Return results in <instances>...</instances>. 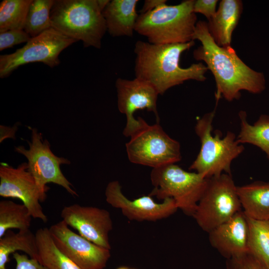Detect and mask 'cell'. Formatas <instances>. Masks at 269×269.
Returning <instances> with one entry per match:
<instances>
[{
  "label": "cell",
  "instance_id": "1",
  "mask_svg": "<svg viewBox=\"0 0 269 269\" xmlns=\"http://www.w3.org/2000/svg\"><path fill=\"white\" fill-rule=\"evenodd\" d=\"M193 40L201 43L193 51L194 59L204 61L214 76L216 103L221 97L229 102L238 100L243 90L257 94L265 90L264 74L246 65L232 46L217 45L209 32L207 22H197Z\"/></svg>",
  "mask_w": 269,
  "mask_h": 269
},
{
  "label": "cell",
  "instance_id": "2",
  "mask_svg": "<svg viewBox=\"0 0 269 269\" xmlns=\"http://www.w3.org/2000/svg\"><path fill=\"white\" fill-rule=\"evenodd\" d=\"M194 44V41L168 44L137 41L134 48L135 78L151 84L159 95L187 80L205 81L208 69L202 62L193 63L187 68L180 65L182 53Z\"/></svg>",
  "mask_w": 269,
  "mask_h": 269
},
{
  "label": "cell",
  "instance_id": "3",
  "mask_svg": "<svg viewBox=\"0 0 269 269\" xmlns=\"http://www.w3.org/2000/svg\"><path fill=\"white\" fill-rule=\"evenodd\" d=\"M194 0H185L176 5L166 3L140 14L134 31L154 44L184 43L193 40L197 23L193 11Z\"/></svg>",
  "mask_w": 269,
  "mask_h": 269
},
{
  "label": "cell",
  "instance_id": "4",
  "mask_svg": "<svg viewBox=\"0 0 269 269\" xmlns=\"http://www.w3.org/2000/svg\"><path fill=\"white\" fill-rule=\"evenodd\" d=\"M51 27L84 47H101L107 31L97 0H54L50 12Z\"/></svg>",
  "mask_w": 269,
  "mask_h": 269
},
{
  "label": "cell",
  "instance_id": "5",
  "mask_svg": "<svg viewBox=\"0 0 269 269\" xmlns=\"http://www.w3.org/2000/svg\"><path fill=\"white\" fill-rule=\"evenodd\" d=\"M215 115L214 110L197 121L195 131L200 140L201 147L189 168L207 178L223 173L231 175L232 161L245 149L242 144L238 142L235 134L231 131H228L223 137L219 131L214 132L213 135L212 124Z\"/></svg>",
  "mask_w": 269,
  "mask_h": 269
},
{
  "label": "cell",
  "instance_id": "6",
  "mask_svg": "<svg viewBox=\"0 0 269 269\" xmlns=\"http://www.w3.org/2000/svg\"><path fill=\"white\" fill-rule=\"evenodd\" d=\"M150 176L154 186L150 196L162 200L172 198L178 209L192 217L209 180L196 172L187 171L175 163L152 168Z\"/></svg>",
  "mask_w": 269,
  "mask_h": 269
},
{
  "label": "cell",
  "instance_id": "7",
  "mask_svg": "<svg viewBox=\"0 0 269 269\" xmlns=\"http://www.w3.org/2000/svg\"><path fill=\"white\" fill-rule=\"evenodd\" d=\"M242 210L237 186L231 175L209 178L207 187L192 217L208 233Z\"/></svg>",
  "mask_w": 269,
  "mask_h": 269
},
{
  "label": "cell",
  "instance_id": "8",
  "mask_svg": "<svg viewBox=\"0 0 269 269\" xmlns=\"http://www.w3.org/2000/svg\"><path fill=\"white\" fill-rule=\"evenodd\" d=\"M130 137L126 147L128 158L133 163L154 168L181 159L179 142L170 137L158 124L149 125L143 120Z\"/></svg>",
  "mask_w": 269,
  "mask_h": 269
},
{
  "label": "cell",
  "instance_id": "9",
  "mask_svg": "<svg viewBox=\"0 0 269 269\" xmlns=\"http://www.w3.org/2000/svg\"><path fill=\"white\" fill-rule=\"evenodd\" d=\"M31 141H27L28 148L23 145L15 146L14 150L27 159L28 170L34 178L38 188L45 200L47 183H53L63 187L73 196H78L72 185L63 174L60 165L69 164L67 158L55 155L47 139L35 128L31 129Z\"/></svg>",
  "mask_w": 269,
  "mask_h": 269
},
{
  "label": "cell",
  "instance_id": "10",
  "mask_svg": "<svg viewBox=\"0 0 269 269\" xmlns=\"http://www.w3.org/2000/svg\"><path fill=\"white\" fill-rule=\"evenodd\" d=\"M77 41L50 28L31 37L13 53L1 55L0 78L7 77L19 67L28 63L41 62L51 68L57 66L60 63V53Z\"/></svg>",
  "mask_w": 269,
  "mask_h": 269
},
{
  "label": "cell",
  "instance_id": "11",
  "mask_svg": "<svg viewBox=\"0 0 269 269\" xmlns=\"http://www.w3.org/2000/svg\"><path fill=\"white\" fill-rule=\"evenodd\" d=\"M119 111L126 117L127 122L123 134L130 136L141 126L143 119L134 117L138 110L146 109L153 112L159 120L157 100L159 94L149 83L137 78L127 80L118 78L116 81Z\"/></svg>",
  "mask_w": 269,
  "mask_h": 269
},
{
  "label": "cell",
  "instance_id": "12",
  "mask_svg": "<svg viewBox=\"0 0 269 269\" xmlns=\"http://www.w3.org/2000/svg\"><path fill=\"white\" fill-rule=\"evenodd\" d=\"M49 233L58 249L82 269H104L111 250L100 247L70 229L61 220L51 225Z\"/></svg>",
  "mask_w": 269,
  "mask_h": 269
},
{
  "label": "cell",
  "instance_id": "13",
  "mask_svg": "<svg viewBox=\"0 0 269 269\" xmlns=\"http://www.w3.org/2000/svg\"><path fill=\"white\" fill-rule=\"evenodd\" d=\"M0 196L20 199L35 219L44 223L48 220L40 202L45 201L34 177L28 170V164L23 162L14 168L5 163L0 165Z\"/></svg>",
  "mask_w": 269,
  "mask_h": 269
},
{
  "label": "cell",
  "instance_id": "14",
  "mask_svg": "<svg viewBox=\"0 0 269 269\" xmlns=\"http://www.w3.org/2000/svg\"><path fill=\"white\" fill-rule=\"evenodd\" d=\"M106 200L113 207L121 210L130 220L156 221L168 218L178 209L171 198L161 203L155 202L152 196L143 195L134 200L128 198L122 192L118 181L110 182L105 189Z\"/></svg>",
  "mask_w": 269,
  "mask_h": 269
},
{
  "label": "cell",
  "instance_id": "15",
  "mask_svg": "<svg viewBox=\"0 0 269 269\" xmlns=\"http://www.w3.org/2000/svg\"><path fill=\"white\" fill-rule=\"evenodd\" d=\"M69 227L97 245L111 250L109 234L113 229L110 213L104 209L78 204L65 206L60 213Z\"/></svg>",
  "mask_w": 269,
  "mask_h": 269
},
{
  "label": "cell",
  "instance_id": "16",
  "mask_svg": "<svg viewBox=\"0 0 269 269\" xmlns=\"http://www.w3.org/2000/svg\"><path fill=\"white\" fill-rule=\"evenodd\" d=\"M208 234L211 245L226 260L247 253L248 224L243 210Z\"/></svg>",
  "mask_w": 269,
  "mask_h": 269
},
{
  "label": "cell",
  "instance_id": "17",
  "mask_svg": "<svg viewBox=\"0 0 269 269\" xmlns=\"http://www.w3.org/2000/svg\"><path fill=\"white\" fill-rule=\"evenodd\" d=\"M243 4L240 0H222L218 9L208 20L209 32L217 45L231 46L233 32L239 23Z\"/></svg>",
  "mask_w": 269,
  "mask_h": 269
},
{
  "label": "cell",
  "instance_id": "18",
  "mask_svg": "<svg viewBox=\"0 0 269 269\" xmlns=\"http://www.w3.org/2000/svg\"><path fill=\"white\" fill-rule=\"evenodd\" d=\"M137 0H110L102 12L107 31L113 37H132L138 14Z\"/></svg>",
  "mask_w": 269,
  "mask_h": 269
},
{
  "label": "cell",
  "instance_id": "19",
  "mask_svg": "<svg viewBox=\"0 0 269 269\" xmlns=\"http://www.w3.org/2000/svg\"><path fill=\"white\" fill-rule=\"evenodd\" d=\"M243 212L248 217L269 221V181L237 186Z\"/></svg>",
  "mask_w": 269,
  "mask_h": 269
},
{
  "label": "cell",
  "instance_id": "20",
  "mask_svg": "<svg viewBox=\"0 0 269 269\" xmlns=\"http://www.w3.org/2000/svg\"><path fill=\"white\" fill-rule=\"evenodd\" d=\"M18 251L38 260L36 236L29 229L20 230L17 233L9 230L0 238V269H7L6 265L9 262V256Z\"/></svg>",
  "mask_w": 269,
  "mask_h": 269
},
{
  "label": "cell",
  "instance_id": "21",
  "mask_svg": "<svg viewBox=\"0 0 269 269\" xmlns=\"http://www.w3.org/2000/svg\"><path fill=\"white\" fill-rule=\"evenodd\" d=\"M35 234L40 264L49 269H82L58 249L48 228H40Z\"/></svg>",
  "mask_w": 269,
  "mask_h": 269
},
{
  "label": "cell",
  "instance_id": "22",
  "mask_svg": "<svg viewBox=\"0 0 269 269\" xmlns=\"http://www.w3.org/2000/svg\"><path fill=\"white\" fill-rule=\"evenodd\" d=\"M239 116L241 129L237 136L238 142L240 144L249 143L258 147L269 159V115H261L253 125L248 122L245 111H241Z\"/></svg>",
  "mask_w": 269,
  "mask_h": 269
},
{
  "label": "cell",
  "instance_id": "23",
  "mask_svg": "<svg viewBox=\"0 0 269 269\" xmlns=\"http://www.w3.org/2000/svg\"><path fill=\"white\" fill-rule=\"evenodd\" d=\"M247 253L269 269V221L256 220L247 216Z\"/></svg>",
  "mask_w": 269,
  "mask_h": 269
},
{
  "label": "cell",
  "instance_id": "24",
  "mask_svg": "<svg viewBox=\"0 0 269 269\" xmlns=\"http://www.w3.org/2000/svg\"><path fill=\"white\" fill-rule=\"evenodd\" d=\"M31 216L24 204H17L9 200L0 201V238L11 229L19 231L29 229Z\"/></svg>",
  "mask_w": 269,
  "mask_h": 269
},
{
  "label": "cell",
  "instance_id": "25",
  "mask_svg": "<svg viewBox=\"0 0 269 269\" xmlns=\"http://www.w3.org/2000/svg\"><path fill=\"white\" fill-rule=\"evenodd\" d=\"M32 0H3L0 4V32L23 29Z\"/></svg>",
  "mask_w": 269,
  "mask_h": 269
},
{
  "label": "cell",
  "instance_id": "26",
  "mask_svg": "<svg viewBox=\"0 0 269 269\" xmlns=\"http://www.w3.org/2000/svg\"><path fill=\"white\" fill-rule=\"evenodd\" d=\"M54 0H32L29 7L23 30L31 37L52 28L50 12Z\"/></svg>",
  "mask_w": 269,
  "mask_h": 269
},
{
  "label": "cell",
  "instance_id": "27",
  "mask_svg": "<svg viewBox=\"0 0 269 269\" xmlns=\"http://www.w3.org/2000/svg\"><path fill=\"white\" fill-rule=\"evenodd\" d=\"M227 269H268L261 262L248 253L226 260Z\"/></svg>",
  "mask_w": 269,
  "mask_h": 269
},
{
  "label": "cell",
  "instance_id": "28",
  "mask_svg": "<svg viewBox=\"0 0 269 269\" xmlns=\"http://www.w3.org/2000/svg\"><path fill=\"white\" fill-rule=\"evenodd\" d=\"M31 36L23 29H13L0 32V51L24 42Z\"/></svg>",
  "mask_w": 269,
  "mask_h": 269
},
{
  "label": "cell",
  "instance_id": "29",
  "mask_svg": "<svg viewBox=\"0 0 269 269\" xmlns=\"http://www.w3.org/2000/svg\"><path fill=\"white\" fill-rule=\"evenodd\" d=\"M12 255L16 262V269H49L38 260L29 258L26 254L15 252Z\"/></svg>",
  "mask_w": 269,
  "mask_h": 269
},
{
  "label": "cell",
  "instance_id": "30",
  "mask_svg": "<svg viewBox=\"0 0 269 269\" xmlns=\"http://www.w3.org/2000/svg\"><path fill=\"white\" fill-rule=\"evenodd\" d=\"M217 0H196L194 1L193 11L203 14L209 20L216 11Z\"/></svg>",
  "mask_w": 269,
  "mask_h": 269
},
{
  "label": "cell",
  "instance_id": "31",
  "mask_svg": "<svg viewBox=\"0 0 269 269\" xmlns=\"http://www.w3.org/2000/svg\"><path fill=\"white\" fill-rule=\"evenodd\" d=\"M166 2L165 0H146L139 12L141 14L151 11Z\"/></svg>",
  "mask_w": 269,
  "mask_h": 269
},
{
  "label": "cell",
  "instance_id": "32",
  "mask_svg": "<svg viewBox=\"0 0 269 269\" xmlns=\"http://www.w3.org/2000/svg\"><path fill=\"white\" fill-rule=\"evenodd\" d=\"M18 129V126L15 125L12 127H8L0 125V142H1L4 139L8 138H15V134Z\"/></svg>",
  "mask_w": 269,
  "mask_h": 269
},
{
  "label": "cell",
  "instance_id": "33",
  "mask_svg": "<svg viewBox=\"0 0 269 269\" xmlns=\"http://www.w3.org/2000/svg\"><path fill=\"white\" fill-rule=\"evenodd\" d=\"M117 269H129L126 267H121L118 268Z\"/></svg>",
  "mask_w": 269,
  "mask_h": 269
}]
</instances>
